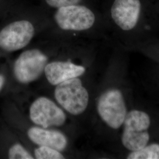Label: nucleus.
<instances>
[{
  "label": "nucleus",
  "instance_id": "f257e3e1",
  "mask_svg": "<svg viewBox=\"0 0 159 159\" xmlns=\"http://www.w3.org/2000/svg\"><path fill=\"white\" fill-rule=\"evenodd\" d=\"M54 98L67 113L77 116L83 113L89 102V94L80 77L55 86Z\"/></svg>",
  "mask_w": 159,
  "mask_h": 159
},
{
  "label": "nucleus",
  "instance_id": "f03ea898",
  "mask_svg": "<svg viewBox=\"0 0 159 159\" xmlns=\"http://www.w3.org/2000/svg\"><path fill=\"white\" fill-rule=\"evenodd\" d=\"M67 113L55 100L46 96L35 98L29 105L28 117L34 125L43 128L62 127L67 122Z\"/></svg>",
  "mask_w": 159,
  "mask_h": 159
},
{
  "label": "nucleus",
  "instance_id": "7ed1b4c3",
  "mask_svg": "<svg viewBox=\"0 0 159 159\" xmlns=\"http://www.w3.org/2000/svg\"><path fill=\"white\" fill-rule=\"evenodd\" d=\"M49 58L38 48H31L21 52L13 67V73L17 81L24 85L39 79L44 74Z\"/></svg>",
  "mask_w": 159,
  "mask_h": 159
},
{
  "label": "nucleus",
  "instance_id": "20e7f679",
  "mask_svg": "<svg viewBox=\"0 0 159 159\" xmlns=\"http://www.w3.org/2000/svg\"><path fill=\"white\" fill-rule=\"evenodd\" d=\"M124 130L121 136L123 145L131 152L145 147L149 141L148 129L150 119L148 114L134 110L125 116L123 122Z\"/></svg>",
  "mask_w": 159,
  "mask_h": 159
},
{
  "label": "nucleus",
  "instance_id": "39448f33",
  "mask_svg": "<svg viewBox=\"0 0 159 159\" xmlns=\"http://www.w3.org/2000/svg\"><path fill=\"white\" fill-rule=\"evenodd\" d=\"M97 110L100 118L108 127L113 129H119L127 114L122 93L116 89L103 92L98 98Z\"/></svg>",
  "mask_w": 159,
  "mask_h": 159
},
{
  "label": "nucleus",
  "instance_id": "423d86ee",
  "mask_svg": "<svg viewBox=\"0 0 159 159\" xmlns=\"http://www.w3.org/2000/svg\"><path fill=\"white\" fill-rule=\"evenodd\" d=\"M95 20V15L90 9L78 4L58 8L54 14L56 24L64 31H85L93 27Z\"/></svg>",
  "mask_w": 159,
  "mask_h": 159
},
{
  "label": "nucleus",
  "instance_id": "0eeeda50",
  "mask_svg": "<svg viewBox=\"0 0 159 159\" xmlns=\"http://www.w3.org/2000/svg\"><path fill=\"white\" fill-rule=\"evenodd\" d=\"M35 34L31 22L26 20L14 21L0 31V48L7 52L21 50L29 45Z\"/></svg>",
  "mask_w": 159,
  "mask_h": 159
},
{
  "label": "nucleus",
  "instance_id": "6e6552de",
  "mask_svg": "<svg viewBox=\"0 0 159 159\" xmlns=\"http://www.w3.org/2000/svg\"><path fill=\"white\" fill-rule=\"evenodd\" d=\"M25 134L35 146H48L63 153L69 146L68 137L59 129L43 128L32 124L27 127Z\"/></svg>",
  "mask_w": 159,
  "mask_h": 159
},
{
  "label": "nucleus",
  "instance_id": "1a4fd4ad",
  "mask_svg": "<svg viewBox=\"0 0 159 159\" xmlns=\"http://www.w3.org/2000/svg\"><path fill=\"white\" fill-rule=\"evenodd\" d=\"M140 11V0H115L111 8V16L120 29L129 31L136 25Z\"/></svg>",
  "mask_w": 159,
  "mask_h": 159
},
{
  "label": "nucleus",
  "instance_id": "9d476101",
  "mask_svg": "<svg viewBox=\"0 0 159 159\" xmlns=\"http://www.w3.org/2000/svg\"><path fill=\"white\" fill-rule=\"evenodd\" d=\"M85 71V67L70 60H55L48 63L44 74L48 83L55 87L68 80L82 76Z\"/></svg>",
  "mask_w": 159,
  "mask_h": 159
},
{
  "label": "nucleus",
  "instance_id": "9b49d317",
  "mask_svg": "<svg viewBox=\"0 0 159 159\" xmlns=\"http://www.w3.org/2000/svg\"><path fill=\"white\" fill-rule=\"evenodd\" d=\"M128 159H159V144H152L132 152L127 157Z\"/></svg>",
  "mask_w": 159,
  "mask_h": 159
},
{
  "label": "nucleus",
  "instance_id": "f8f14e48",
  "mask_svg": "<svg viewBox=\"0 0 159 159\" xmlns=\"http://www.w3.org/2000/svg\"><path fill=\"white\" fill-rule=\"evenodd\" d=\"M32 154L35 159H66L63 152L48 146H35Z\"/></svg>",
  "mask_w": 159,
  "mask_h": 159
},
{
  "label": "nucleus",
  "instance_id": "ddd939ff",
  "mask_svg": "<svg viewBox=\"0 0 159 159\" xmlns=\"http://www.w3.org/2000/svg\"><path fill=\"white\" fill-rule=\"evenodd\" d=\"M8 158L10 159H34L32 152L20 143L12 144L8 151Z\"/></svg>",
  "mask_w": 159,
  "mask_h": 159
},
{
  "label": "nucleus",
  "instance_id": "4468645a",
  "mask_svg": "<svg viewBox=\"0 0 159 159\" xmlns=\"http://www.w3.org/2000/svg\"><path fill=\"white\" fill-rule=\"evenodd\" d=\"M46 3L51 7L58 8L62 7L78 4L81 0H45Z\"/></svg>",
  "mask_w": 159,
  "mask_h": 159
},
{
  "label": "nucleus",
  "instance_id": "2eb2a0df",
  "mask_svg": "<svg viewBox=\"0 0 159 159\" xmlns=\"http://www.w3.org/2000/svg\"><path fill=\"white\" fill-rule=\"evenodd\" d=\"M5 77L3 75L0 74V91L2 90L4 84H5Z\"/></svg>",
  "mask_w": 159,
  "mask_h": 159
}]
</instances>
